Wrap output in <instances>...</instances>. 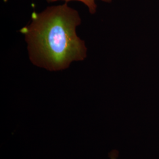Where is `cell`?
Returning a JSON list of instances; mask_svg holds the SVG:
<instances>
[{
	"instance_id": "cell-1",
	"label": "cell",
	"mask_w": 159,
	"mask_h": 159,
	"mask_svg": "<svg viewBox=\"0 0 159 159\" xmlns=\"http://www.w3.org/2000/svg\"><path fill=\"white\" fill-rule=\"evenodd\" d=\"M81 22L79 12L68 2L33 12L31 22L20 30L31 63L49 71H59L68 68L73 61L84 60L87 48L76 34Z\"/></svg>"
},
{
	"instance_id": "cell-2",
	"label": "cell",
	"mask_w": 159,
	"mask_h": 159,
	"mask_svg": "<svg viewBox=\"0 0 159 159\" xmlns=\"http://www.w3.org/2000/svg\"><path fill=\"white\" fill-rule=\"evenodd\" d=\"M46 1L49 3L56 2L58 1H65V2H68L71 1H77L84 4L85 6L88 7L89 12L91 14H93L96 12L97 5L95 0H46ZM102 1L106 2H110L111 1V0H102Z\"/></svg>"
},
{
	"instance_id": "cell-3",
	"label": "cell",
	"mask_w": 159,
	"mask_h": 159,
	"mask_svg": "<svg viewBox=\"0 0 159 159\" xmlns=\"http://www.w3.org/2000/svg\"><path fill=\"white\" fill-rule=\"evenodd\" d=\"M118 152L117 151H113L110 154V159H117Z\"/></svg>"
}]
</instances>
